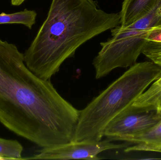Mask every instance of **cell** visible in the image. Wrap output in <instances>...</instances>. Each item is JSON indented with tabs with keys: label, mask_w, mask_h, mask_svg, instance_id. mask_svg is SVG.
<instances>
[{
	"label": "cell",
	"mask_w": 161,
	"mask_h": 160,
	"mask_svg": "<svg viewBox=\"0 0 161 160\" xmlns=\"http://www.w3.org/2000/svg\"><path fill=\"white\" fill-rule=\"evenodd\" d=\"M80 111L35 75L16 45L0 39V122L42 148L73 142Z\"/></svg>",
	"instance_id": "1"
},
{
	"label": "cell",
	"mask_w": 161,
	"mask_h": 160,
	"mask_svg": "<svg viewBox=\"0 0 161 160\" xmlns=\"http://www.w3.org/2000/svg\"><path fill=\"white\" fill-rule=\"evenodd\" d=\"M121 24L120 13H108L95 0H52L48 15L29 48L25 65L50 80L82 44Z\"/></svg>",
	"instance_id": "2"
},
{
	"label": "cell",
	"mask_w": 161,
	"mask_h": 160,
	"mask_svg": "<svg viewBox=\"0 0 161 160\" xmlns=\"http://www.w3.org/2000/svg\"><path fill=\"white\" fill-rule=\"evenodd\" d=\"M161 76L151 61L135 63L80 111L73 142L101 141L108 124Z\"/></svg>",
	"instance_id": "3"
},
{
	"label": "cell",
	"mask_w": 161,
	"mask_h": 160,
	"mask_svg": "<svg viewBox=\"0 0 161 160\" xmlns=\"http://www.w3.org/2000/svg\"><path fill=\"white\" fill-rule=\"evenodd\" d=\"M149 29L121 25L111 29L112 37L100 43L101 50L93 61L96 79L105 77L117 68H126L135 64L147 40Z\"/></svg>",
	"instance_id": "4"
},
{
	"label": "cell",
	"mask_w": 161,
	"mask_h": 160,
	"mask_svg": "<svg viewBox=\"0 0 161 160\" xmlns=\"http://www.w3.org/2000/svg\"><path fill=\"white\" fill-rule=\"evenodd\" d=\"M161 120V115L155 111H143L130 106L108 124L104 136L112 141H123L145 133Z\"/></svg>",
	"instance_id": "5"
},
{
	"label": "cell",
	"mask_w": 161,
	"mask_h": 160,
	"mask_svg": "<svg viewBox=\"0 0 161 160\" xmlns=\"http://www.w3.org/2000/svg\"><path fill=\"white\" fill-rule=\"evenodd\" d=\"M127 147L126 143L116 144L107 139L98 142H72L37 151V154L23 160H98L99 153L106 150Z\"/></svg>",
	"instance_id": "6"
},
{
	"label": "cell",
	"mask_w": 161,
	"mask_h": 160,
	"mask_svg": "<svg viewBox=\"0 0 161 160\" xmlns=\"http://www.w3.org/2000/svg\"><path fill=\"white\" fill-rule=\"evenodd\" d=\"M157 0H124L120 12L121 25L128 27L144 17L155 5Z\"/></svg>",
	"instance_id": "7"
},
{
	"label": "cell",
	"mask_w": 161,
	"mask_h": 160,
	"mask_svg": "<svg viewBox=\"0 0 161 160\" xmlns=\"http://www.w3.org/2000/svg\"><path fill=\"white\" fill-rule=\"evenodd\" d=\"M123 142L136 144L126 147L125 151H147L152 147H161V120L143 134L126 138Z\"/></svg>",
	"instance_id": "8"
},
{
	"label": "cell",
	"mask_w": 161,
	"mask_h": 160,
	"mask_svg": "<svg viewBox=\"0 0 161 160\" xmlns=\"http://www.w3.org/2000/svg\"><path fill=\"white\" fill-rule=\"evenodd\" d=\"M131 106L143 111H155L161 115V76L137 98Z\"/></svg>",
	"instance_id": "9"
},
{
	"label": "cell",
	"mask_w": 161,
	"mask_h": 160,
	"mask_svg": "<svg viewBox=\"0 0 161 160\" xmlns=\"http://www.w3.org/2000/svg\"><path fill=\"white\" fill-rule=\"evenodd\" d=\"M37 13L35 10L25 9L11 14H0V24H21L31 29L36 22Z\"/></svg>",
	"instance_id": "10"
},
{
	"label": "cell",
	"mask_w": 161,
	"mask_h": 160,
	"mask_svg": "<svg viewBox=\"0 0 161 160\" xmlns=\"http://www.w3.org/2000/svg\"><path fill=\"white\" fill-rule=\"evenodd\" d=\"M158 25H161V0H157L153 8L146 16L129 26L143 30Z\"/></svg>",
	"instance_id": "11"
},
{
	"label": "cell",
	"mask_w": 161,
	"mask_h": 160,
	"mask_svg": "<svg viewBox=\"0 0 161 160\" xmlns=\"http://www.w3.org/2000/svg\"><path fill=\"white\" fill-rule=\"evenodd\" d=\"M23 150L22 146L18 141L0 138V156L8 160H23Z\"/></svg>",
	"instance_id": "12"
},
{
	"label": "cell",
	"mask_w": 161,
	"mask_h": 160,
	"mask_svg": "<svg viewBox=\"0 0 161 160\" xmlns=\"http://www.w3.org/2000/svg\"><path fill=\"white\" fill-rule=\"evenodd\" d=\"M142 53L161 68V42L147 40Z\"/></svg>",
	"instance_id": "13"
},
{
	"label": "cell",
	"mask_w": 161,
	"mask_h": 160,
	"mask_svg": "<svg viewBox=\"0 0 161 160\" xmlns=\"http://www.w3.org/2000/svg\"><path fill=\"white\" fill-rule=\"evenodd\" d=\"M147 39L150 41L161 42V25L149 28Z\"/></svg>",
	"instance_id": "14"
},
{
	"label": "cell",
	"mask_w": 161,
	"mask_h": 160,
	"mask_svg": "<svg viewBox=\"0 0 161 160\" xmlns=\"http://www.w3.org/2000/svg\"><path fill=\"white\" fill-rule=\"evenodd\" d=\"M25 0H11V3L13 6H19Z\"/></svg>",
	"instance_id": "15"
},
{
	"label": "cell",
	"mask_w": 161,
	"mask_h": 160,
	"mask_svg": "<svg viewBox=\"0 0 161 160\" xmlns=\"http://www.w3.org/2000/svg\"><path fill=\"white\" fill-rule=\"evenodd\" d=\"M5 158L4 157H2V156H0V160H4Z\"/></svg>",
	"instance_id": "16"
}]
</instances>
